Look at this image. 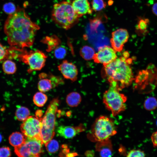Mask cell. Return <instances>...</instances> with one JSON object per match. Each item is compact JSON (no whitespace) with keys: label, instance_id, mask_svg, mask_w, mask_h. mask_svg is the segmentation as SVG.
I'll return each instance as SVG.
<instances>
[{"label":"cell","instance_id":"obj_9","mask_svg":"<svg viewBox=\"0 0 157 157\" xmlns=\"http://www.w3.org/2000/svg\"><path fill=\"white\" fill-rule=\"evenodd\" d=\"M42 119L35 116H29L21 125V130L23 134L26 138H36L42 140Z\"/></svg>","mask_w":157,"mask_h":157},{"label":"cell","instance_id":"obj_6","mask_svg":"<svg viewBox=\"0 0 157 157\" xmlns=\"http://www.w3.org/2000/svg\"><path fill=\"white\" fill-rule=\"evenodd\" d=\"M59 103L58 98L53 99L50 102L42 119L41 135L45 146L55 134L56 115Z\"/></svg>","mask_w":157,"mask_h":157},{"label":"cell","instance_id":"obj_5","mask_svg":"<svg viewBox=\"0 0 157 157\" xmlns=\"http://www.w3.org/2000/svg\"><path fill=\"white\" fill-rule=\"evenodd\" d=\"M116 133V127L112 119L106 116H101L95 120L88 138L93 141H101L109 139Z\"/></svg>","mask_w":157,"mask_h":157},{"label":"cell","instance_id":"obj_40","mask_svg":"<svg viewBox=\"0 0 157 157\" xmlns=\"http://www.w3.org/2000/svg\"><path fill=\"white\" fill-rule=\"evenodd\" d=\"M156 124H157V122H156Z\"/></svg>","mask_w":157,"mask_h":157},{"label":"cell","instance_id":"obj_32","mask_svg":"<svg viewBox=\"0 0 157 157\" xmlns=\"http://www.w3.org/2000/svg\"><path fill=\"white\" fill-rule=\"evenodd\" d=\"M8 49L0 43V62L8 57Z\"/></svg>","mask_w":157,"mask_h":157},{"label":"cell","instance_id":"obj_35","mask_svg":"<svg viewBox=\"0 0 157 157\" xmlns=\"http://www.w3.org/2000/svg\"><path fill=\"white\" fill-rule=\"evenodd\" d=\"M152 10L153 13L157 16V2L154 4L152 7Z\"/></svg>","mask_w":157,"mask_h":157},{"label":"cell","instance_id":"obj_17","mask_svg":"<svg viewBox=\"0 0 157 157\" xmlns=\"http://www.w3.org/2000/svg\"><path fill=\"white\" fill-rule=\"evenodd\" d=\"M41 42L47 45L46 51L47 52L54 50L61 43L60 39L54 35L46 36L42 39Z\"/></svg>","mask_w":157,"mask_h":157},{"label":"cell","instance_id":"obj_16","mask_svg":"<svg viewBox=\"0 0 157 157\" xmlns=\"http://www.w3.org/2000/svg\"><path fill=\"white\" fill-rule=\"evenodd\" d=\"M39 78L40 80L38 84V87L40 92H46L54 88L53 82L48 74L41 73L39 75Z\"/></svg>","mask_w":157,"mask_h":157},{"label":"cell","instance_id":"obj_11","mask_svg":"<svg viewBox=\"0 0 157 157\" xmlns=\"http://www.w3.org/2000/svg\"><path fill=\"white\" fill-rule=\"evenodd\" d=\"M129 37V33L125 29L120 28L112 32L110 40L112 47L116 52L122 51Z\"/></svg>","mask_w":157,"mask_h":157},{"label":"cell","instance_id":"obj_24","mask_svg":"<svg viewBox=\"0 0 157 157\" xmlns=\"http://www.w3.org/2000/svg\"><path fill=\"white\" fill-rule=\"evenodd\" d=\"M144 108L147 110L151 111L157 108V100L154 97H149L145 101L144 104Z\"/></svg>","mask_w":157,"mask_h":157},{"label":"cell","instance_id":"obj_7","mask_svg":"<svg viewBox=\"0 0 157 157\" xmlns=\"http://www.w3.org/2000/svg\"><path fill=\"white\" fill-rule=\"evenodd\" d=\"M18 57L29 66L28 72L30 73L34 70H40L42 69L45 65L47 56L44 53L40 50L27 52L24 50Z\"/></svg>","mask_w":157,"mask_h":157},{"label":"cell","instance_id":"obj_29","mask_svg":"<svg viewBox=\"0 0 157 157\" xmlns=\"http://www.w3.org/2000/svg\"><path fill=\"white\" fill-rule=\"evenodd\" d=\"M101 18L100 16H97L90 20V26L92 31H96L98 26L102 23L103 21Z\"/></svg>","mask_w":157,"mask_h":157},{"label":"cell","instance_id":"obj_28","mask_svg":"<svg viewBox=\"0 0 157 157\" xmlns=\"http://www.w3.org/2000/svg\"><path fill=\"white\" fill-rule=\"evenodd\" d=\"M148 22V19H140L135 28L136 30L140 33L143 32L147 29Z\"/></svg>","mask_w":157,"mask_h":157},{"label":"cell","instance_id":"obj_3","mask_svg":"<svg viewBox=\"0 0 157 157\" xmlns=\"http://www.w3.org/2000/svg\"><path fill=\"white\" fill-rule=\"evenodd\" d=\"M52 17L56 24L66 30L76 24L80 17L74 11L72 3L66 1L54 5Z\"/></svg>","mask_w":157,"mask_h":157},{"label":"cell","instance_id":"obj_18","mask_svg":"<svg viewBox=\"0 0 157 157\" xmlns=\"http://www.w3.org/2000/svg\"><path fill=\"white\" fill-rule=\"evenodd\" d=\"M26 137L22 133L18 132L13 133L9 138L10 144L15 147L19 146L25 142Z\"/></svg>","mask_w":157,"mask_h":157},{"label":"cell","instance_id":"obj_37","mask_svg":"<svg viewBox=\"0 0 157 157\" xmlns=\"http://www.w3.org/2000/svg\"><path fill=\"white\" fill-rule=\"evenodd\" d=\"M94 155L93 152L91 151H87L85 153V155L87 156H93Z\"/></svg>","mask_w":157,"mask_h":157},{"label":"cell","instance_id":"obj_31","mask_svg":"<svg viewBox=\"0 0 157 157\" xmlns=\"http://www.w3.org/2000/svg\"><path fill=\"white\" fill-rule=\"evenodd\" d=\"M144 152L140 149H133L128 153V157H143L145 156Z\"/></svg>","mask_w":157,"mask_h":157},{"label":"cell","instance_id":"obj_36","mask_svg":"<svg viewBox=\"0 0 157 157\" xmlns=\"http://www.w3.org/2000/svg\"><path fill=\"white\" fill-rule=\"evenodd\" d=\"M42 114L43 113L42 110H37L35 113V116L39 118H42L41 117L42 115Z\"/></svg>","mask_w":157,"mask_h":157},{"label":"cell","instance_id":"obj_23","mask_svg":"<svg viewBox=\"0 0 157 157\" xmlns=\"http://www.w3.org/2000/svg\"><path fill=\"white\" fill-rule=\"evenodd\" d=\"M2 69L4 72L7 74L14 73L17 69L15 63L10 60H5L3 63Z\"/></svg>","mask_w":157,"mask_h":157},{"label":"cell","instance_id":"obj_14","mask_svg":"<svg viewBox=\"0 0 157 157\" xmlns=\"http://www.w3.org/2000/svg\"><path fill=\"white\" fill-rule=\"evenodd\" d=\"M72 4L74 11L80 17L92 13L93 10L88 0H74Z\"/></svg>","mask_w":157,"mask_h":157},{"label":"cell","instance_id":"obj_2","mask_svg":"<svg viewBox=\"0 0 157 157\" xmlns=\"http://www.w3.org/2000/svg\"><path fill=\"white\" fill-rule=\"evenodd\" d=\"M129 62L126 57H121L104 65L105 74L109 82H115L121 90L129 86L134 79Z\"/></svg>","mask_w":157,"mask_h":157},{"label":"cell","instance_id":"obj_30","mask_svg":"<svg viewBox=\"0 0 157 157\" xmlns=\"http://www.w3.org/2000/svg\"><path fill=\"white\" fill-rule=\"evenodd\" d=\"M3 9L5 13L9 15L14 13L17 9L14 4L10 2L4 4Z\"/></svg>","mask_w":157,"mask_h":157},{"label":"cell","instance_id":"obj_13","mask_svg":"<svg viewBox=\"0 0 157 157\" xmlns=\"http://www.w3.org/2000/svg\"><path fill=\"white\" fill-rule=\"evenodd\" d=\"M85 128L83 124L74 127L70 126H61L57 130L58 134L66 139L72 138L77 133L85 130Z\"/></svg>","mask_w":157,"mask_h":157},{"label":"cell","instance_id":"obj_33","mask_svg":"<svg viewBox=\"0 0 157 157\" xmlns=\"http://www.w3.org/2000/svg\"><path fill=\"white\" fill-rule=\"evenodd\" d=\"M11 153L10 148L8 147L0 148V157H10Z\"/></svg>","mask_w":157,"mask_h":157},{"label":"cell","instance_id":"obj_4","mask_svg":"<svg viewBox=\"0 0 157 157\" xmlns=\"http://www.w3.org/2000/svg\"><path fill=\"white\" fill-rule=\"evenodd\" d=\"M109 83L108 89L104 94L103 101L112 115L115 116L126 109L125 103L127 97L120 92L121 89L115 82L112 81Z\"/></svg>","mask_w":157,"mask_h":157},{"label":"cell","instance_id":"obj_25","mask_svg":"<svg viewBox=\"0 0 157 157\" xmlns=\"http://www.w3.org/2000/svg\"><path fill=\"white\" fill-rule=\"evenodd\" d=\"M91 4L93 10L97 12L105 8L107 4L104 0H92Z\"/></svg>","mask_w":157,"mask_h":157},{"label":"cell","instance_id":"obj_27","mask_svg":"<svg viewBox=\"0 0 157 157\" xmlns=\"http://www.w3.org/2000/svg\"><path fill=\"white\" fill-rule=\"evenodd\" d=\"M54 50V56L58 59L64 58L67 54V50L66 48L63 46L59 45Z\"/></svg>","mask_w":157,"mask_h":157},{"label":"cell","instance_id":"obj_38","mask_svg":"<svg viewBox=\"0 0 157 157\" xmlns=\"http://www.w3.org/2000/svg\"><path fill=\"white\" fill-rule=\"evenodd\" d=\"M67 156L70 157V156H74L77 155V154L76 153H69L67 154Z\"/></svg>","mask_w":157,"mask_h":157},{"label":"cell","instance_id":"obj_20","mask_svg":"<svg viewBox=\"0 0 157 157\" xmlns=\"http://www.w3.org/2000/svg\"><path fill=\"white\" fill-rule=\"evenodd\" d=\"M79 53L83 59L86 60H89L93 59L95 53L93 48L85 45L80 49Z\"/></svg>","mask_w":157,"mask_h":157},{"label":"cell","instance_id":"obj_8","mask_svg":"<svg viewBox=\"0 0 157 157\" xmlns=\"http://www.w3.org/2000/svg\"><path fill=\"white\" fill-rule=\"evenodd\" d=\"M43 143L41 139L26 137L22 144L15 147L14 151L19 157H39L42 152Z\"/></svg>","mask_w":157,"mask_h":157},{"label":"cell","instance_id":"obj_39","mask_svg":"<svg viewBox=\"0 0 157 157\" xmlns=\"http://www.w3.org/2000/svg\"><path fill=\"white\" fill-rule=\"evenodd\" d=\"M2 137L1 135L0 134V143L2 141Z\"/></svg>","mask_w":157,"mask_h":157},{"label":"cell","instance_id":"obj_1","mask_svg":"<svg viewBox=\"0 0 157 157\" xmlns=\"http://www.w3.org/2000/svg\"><path fill=\"white\" fill-rule=\"evenodd\" d=\"M39 28L24 10L19 7L14 13L9 15L4 26L8 44L12 47L21 49L32 45L36 32Z\"/></svg>","mask_w":157,"mask_h":157},{"label":"cell","instance_id":"obj_22","mask_svg":"<svg viewBox=\"0 0 157 157\" xmlns=\"http://www.w3.org/2000/svg\"><path fill=\"white\" fill-rule=\"evenodd\" d=\"M47 97L42 92H36L33 97V101L37 106L41 107L44 106L47 100Z\"/></svg>","mask_w":157,"mask_h":157},{"label":"cell","instance_id":"obj_19","mask_svg":"<svg viewBox=\"0 0 157 157\" xmlns=\"http://www.w3.org/2000/svg\"><path fill=\"white\" fill-rule=\"evenodd\" d=\"M81 98L80 94L77 92L69 93L66 98V102L68 106L72 107H76L80 103Z\"/></svg>","mask_w":157,"mask_h":157},{"label":"cell","instance_id":"obj_21","mask_svg":"<svg viewBox=\"0 0 157 157\" xmlns=\"http://www.w3.org/2000/svg\"><path fill=\"white\" fill-rule=\"evenodd\" d=\"M30 111L27 108L24 106H18L15 116L18 120L24 121L30 116Z\"/></svg>","mask_w":157,"mask_h":157},{"label":"cell","instance_id":"obj_12","mask_svg":"<svg viewBox=\"0 0 157 157\" xmlns=\"http://www.w3.org/2000/svg\"><path fill=\"white\" fill-rule=\"evenodd\" d=\"M58 67L65 78L73 82L77 80L78 73V69L76 66L72 62L64 60Z\"/></svg>","mask_w":157,"mask_h":157},{"label":"cell","instance_id":"obj_10","mask_svg":"<svg viewBox=\"0 0 157 157\" xmlns=\"http://www.w3.org/2000/svg\"><path fill=\"white\" fill-rule=\"evenodd\" d=\"M117 58L116 51L112 47L104 46L100 47L93 60L95 63L103 64L104 66L112 63Z\"/></svg>","mask_w":157,"mask_h":157},{"label":"cell","instance_id":"obj_26","mask_svg":"<svg viewBox=\"0 0 157 157\" xmlns=\"http://www.w3.org/2000/svg\"><path fill=\"white\" fill-rule=\"evenodd\" d=\"M48 152L53 153L58 151L59 147L58 142L54 140H50L45 146Z\"/></svg>","mask_w":157,"mask_h":157},{"label":"cell","instance_id":"obj_34","mask_svg":"<svg viewBox=\"0 0 157 157\" xmlns=\"http://www.w3.org/2000/svg\"><path fill=\"white\" fill-rule=\"evenodd\" d=\"M151 138L154 146L157 147V131L153 133Z\"/></svg>","mask_w":157,"mask_h":157},{"label":"cell","instance_id":"obj_15","mask_svg":"<svg viewBox=\"0 0 157 157\" xmlns=\"http://www.w3.org/2000/svg\"><path fill=\"white\" fill-rule=\"evenodd\" d=\"M95 148L101 156L111 157L113 155L112 145L109 139L97 142Z\"/></svg>","mask_w":157,"mask_h":157}]
</instances>
